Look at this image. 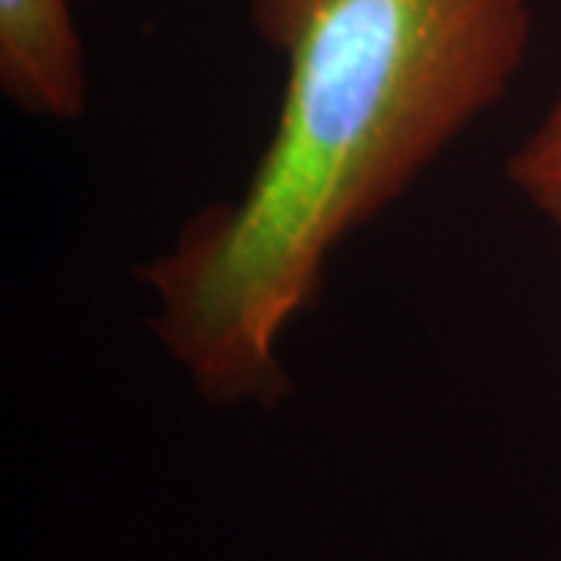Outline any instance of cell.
<instances>
[{
    "mask_svg": "<svg viewBox=\"0 0 561 561\" xmlns=\"http://www.w3.org/2000/svg\"><path fill=\"white\" fill-rule=\"evenodd\" d=\"M280 60L272 138L243 191L144 262L153 334L203 400L272 409L280 337L331 256L508 94L530 0H250Z\"/></svg>",
    "mask_w": 561,
    "mask_h": 561,
    "instance_id": "cell-1",
    "label": "cell"
},
{
    "mask_svg": "<svg viewBox=\"0 0 561 561\" xmlns=\"http://www.w3.org/2000/svg\"><path fill=\"white\" fill-rule=\"evenodd\" d=\"M0 88L25 116H84L88 66L69 0H0Z\"/></svg>",
    "mask_w": 561,
    "mask_h": 561,
    "instance_id": "cell-2",
    "label": "cell"
},
{
    "mask_svg": "<svg viewBox=\"0 0 561 561\" xmlns=\"http://www.w3.org/2000/svg\"><path fill=\"white\" fill-rule=\"evenodd\" d=\"M505 172L534 209L561 225V94L546 110L540 125L508 157Z\"/></svg>",
    "mask_w": 561,
    "mask_h": 561,
    "instance_id": "cell-3",
    "label": "cell"
},
{
    "mask_svg": "<svg viewBox=\"0 0 561 561\" xmlns=\"http://www.w3.org/2000/svg\"><path fill=\"white\" fill-rule=\"evenodd\" d=\"M559 228H561V225H559Z\"/></svg>",
    "mask_w": 561,
    "mask_h": 561,
    "instance_id": "cell-4",
    "label": "cell"
}]
</instances>
